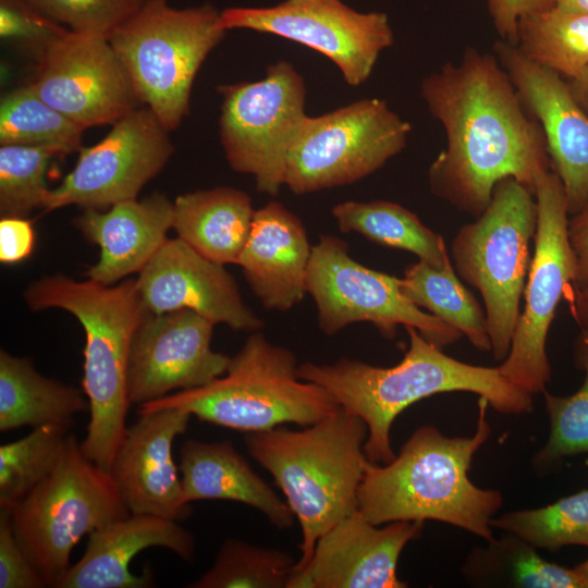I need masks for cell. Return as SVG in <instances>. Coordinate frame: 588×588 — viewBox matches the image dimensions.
Instances as JSON below:
<instances>
[{"instance_id":"6da1fadb","label":"cell","mask_w":588,"mask_h":588,"mask_svg":"<svg viewBox=\"0 0 588 588\" xmlns=\"http://www.w3.org/2000/svg\"><path fill=\"white\" fill-rule=\"evenodd\" d=\"M420 95L446 135L428 183L454 208L478 218L499 181L513 177L535 195L552 171L543 131L493 53L468 47L427 75Z\"/></svg>"},{"instance_id":"7a4b0ae2","label":"cell","mask_w":588,"mask_h":588,"mask_svg":"<svg viewBox=\"0 0 588 588\" xmlns=\"http://www.w3.org/2000/svg\"><path fill=\"white\" fill-rule=\"evenodd\" d=\"M405 329L409 345L394 366L378 367L350 358L298 366L301 379L324 388L342 411L366 424L364 451L369 462L388 464L394 460L390 438L394 419L409 405L433 394L471 392L503 414L532 409V394L510 382L498 366L460 362L426 340L417 329Z\"/></svg>"},{"instance_id":"3957f363","label":"cell","mask_w":588,"mask_h":588,"mask_svg":"<svg viewBox=\"0 0 588 588\" xmlns=\"http://www.w3.org/2000/svg\"><path fill=\"white\" fill-rule=\"evenodd\" d=\"M489 402L479 397L476 431L450 438L421 426L388 464L368 461L358 492V510L372 524L438 520L493 539L491 520L503 497L475 486L468 471L477 450L489 438Z\"/></svg>"},{"instance_id":"277c9868","label":"cell","mask_w":588,"mask_h":588,"mask_svg":"<svg viewBox=\"0 0 588 588\" xmlns=\"http://www.w3.org/2000/svg\"><path fill=\"white\" fill-rule=\"evenodd\" d=\"M29 309L59 308L72 314L85 332L83 392L89 422L83 453L109 471L126 427L131 405L127 366L133 335L147 314L136 279L103 285L63 274L41 277L24 291Z\"/></svg>"},{"instance_id":"5b68a950","label":"cell","mask_w":588,"mask_h":588,"mask_svg":"<svg viewBox=\"0 0 588 588\" xmlns=\"http://www.w3.org/2000/svg\"><path fill=\"white\" fill-rule=\"evenodd\" d=\"M367 434L359 417L340 408L302 430L280 426L246 436L248 454L271 474L302 529L293 576L307 567L317 540L358 510Z\"/></svg>"},{"instance_id":"8992f818","label":"cell","mask_w":588,"mask_h":588,"mask_svg":"<svg viewBox=\"0 0 588 588\" xmlns=\"http://www.w3.org/2000/svg\"><path fill=\"white\" fill-rule=\"evenodd\" d=\"M181 408L203 421L245 432L283 424L306 427L340 409L321 385L298 377L295 355L253 332L226 371L206 385L139 405L138 414Z\"/></svg>"},{"instance_id":"52a82bcc","label":"cell","mask_w":588,"mask_h":588,"mask_svg":"<svg viewBox=\"0 0 588 588\" xmlns=\"http://www.w3.org/2000/svg\"><path fill=\"white\" fill-rule=\"evenodd\" d=\"M537 228L535 195L513 177L499 181L486 210L452 240L461 280L482 298L492 354L503 362L520 316Z\"/></svg>"},{"instance_id":"ba28073f","label":"cell","mask_w":588,"mask_h":588,"mask_svg":"<svg viewBox=\"0 0 588 588\" xmlns=\"http://www.w3.org/2000/svg\"><path fill=\"white\" fill-rule=\"evenodd\" d=\"M225 33L209 3L176 9L169 0H147L108 39L139 101L171 132L187 115L197 72Z\"/></svg>"},{"instance_id":"9c48e42d","label":"cell","mask_w":588,"mask_h":588,"mask_svg":"<svg viewBox=\"0 0 588 588\" xmlns=\"http://www.w3.org/2000/svg\"><path fill=\"white\" fill-rule=\"evenodd\" d=\"M8 509L19 543L47 587L54 588L84 536L131 514L110 473L83 453L72 433L53 473Z\"/></svg>"},{"instance_id":"30bf717a","label":"cell","mask_w":588,"mask_h":588,"mask_svg":"<svg viewBox=\"0 0 588 588\" xmlns=\"http://www.w3.org/2000/svg\"><path fill=\"white\" fill-rule=\"evenodd\" d=\"M411 130L378 98L307 115L289 154L284 185L302 195L357 182L399 155Z\"/></svg>"},{"instance_id":"8fae6325","label":"cell","mask_w":588,"mask_h":588,"mask_svg":"<svg viewBox=\"0 0 588 588\" xmlns=\"http://www.w3.org/2000/svg\"><path fill=\"white\" fill-rule=\"evenodd\" d=\"M220 139L230 167L250 174L258 192L275 196L284 185L291 147L306 119L303 76L286 61L262 79L219 87Z\"/></svg>"},{"instance_id":"7c38bea8","label":"cell","mask_w":588,"mask_h":588,"mask_svg":"<svg viewBox=\"0 0 588 588\" xmlns=\"http://www.w3.org/2000/svg\"><path fill=\"white\" fill-rule=\"evenodd\" d=\"M535 197L537 228L525 303L509 354L498 366L503 377L530 394L543 393L551 379L547 338L559 303L577 274L565 195L553 171L539 179Z\"/></svg>"},{"instance_id":"4fadbf2b","label":"cell","mask_w":588,"mask_h":588,"mask_svg":"<svg viewBox=\"0 0 588 588\" xmlns=\"http://www.w3.org/2000/svg\"><path fill=\"white\" fill-rule=\"evenodd\" d=\"M307 293L313 297L320 329L332 335L355 322H369L388 339L399 326L413 327L442 348L463 335L438 317L414 305L401 290V278L353 259L347 244L321 235L311 248Z\"/></svg>"},{"instance_id":"5bb4252c","label":"cell","mask_w":588,"mask_h":588,"mask_svg":"<svg viewBox=\"0 0 588 588\" xmlns=\"http://www.w3.org/2000/svg\"><path fill=\"white\" fill-rule=\"evenodd\" d=\"M222 26L269 33L330 59L351 86L370 76L380 53L394 41L388 15L362 13L341 0H285L269 8H229Z\"/></svg>"},{"instance_id":"9a60e30c","label":"cell","mask_w":588,"mask_h":588,"mask_svg":"<svg viewBox=\"0 0 588 588\" xmlns=\"http://www.w3.org/2000/svg\"><path fill=\"white\" fill-rule=\"evenodd\" d=\"M169 133L148 107L132 110L100 142L79 150L76 164L50 189L42 209L50 212L75 205L106 210L137 199L173 155Z\"/></svg>"},{"instance_id":"2e32d148","label":"cell","mask_w":588,"mask_h":588,"mask_svg":"<svg viewBox=\"0 0 588 588\" xmlns=\"http://www.w3.org/2000/svg\"><path fill=\"white\" fill-rule=\"evenodd\" d=\"M36 61L28 85L84 130L112 125L142 103L107 36L66 30Z\"/></svg>"},{"instance_id":"e0dca14e","label":"cell","mask_w":588,"mask_h":588,"mask_svg":"<svg viewBox=\"0 0 588 588\" xmlns=\"http://www.w3.org/2000/svg\"><path fill=\"white\" fill-rule=\"evenodd\" d=\"M213 323L189 309L147 311L131 343L127 391L131 404L199 388L221 377L231 357L211 346Z\"/></svg>"},{"instance_id":"ac0fdd59","label":"cell","mask_w":588,"mask_h":588,"mask_svg":"<svg viewBox=\"0 0 588 588\" xmlns=\"http://www.w3.org/2000/svg\"><path fill=\"white\" fill-rule=\"evenodd\" d=\"M493 54L543 131L551 169L562 183L571 216L588 198V115L562 76L529 60L516 46L500 39Z\"/></svg>"},{"instance_id":"d6986e66","label":"cell","mask_w":588,"mask_h":588,"mask_svg":"<svg viewBox=\"0 0 588 588\" xmlns=\"http://www.w3.org/2000/svg\"><path fill=\"white\" fill-rule=\"evenodd\" d=\"M422 528V520H395L380 528L356 510L317 540L309 564L289 588H404L397 562Z\"/></svg>"},{"instance_id":"ffe728a7","label":"cell","mask_w":588,"mask_h":588,"mask_svg":"<svg viewBox=\"0 0 588 588\" xmlns=\"http://www.w3.org/2000/svg\"><path fill=\"white\" fill-rule=\"evenodd\" d=\"M191 418L184 409L161 408L139 414L127 427L109 473L131 514L176 522L191 515L172 452Z\"/></svg>"},{"instance_id":"44dd1931","label":"cell","mask_w":588,"mask_h":588,"mask_svg":"<svg viewBox=\"0 0 588 588\" xmlns=\"http://www.w3.org/2000/svg\"><path fill=\"white\" fill-rule=\"evenodd\" d=\"M136 284L149 313L189 309L236 331L255 332L262 327L224 267L179 237L164 242L138 273Z\"/></svg>"},{"instance_id":"7402d4cb","label":"cell","mask_w":588,"mask_h":588,"mask_svg":"<svg viewBox=\"0 0 588 588\" xmlns=\"http://www.w3.org/2000/svg\"><path fill=\"white\" fill-rule=\"evenodd\" d=\"M311 248L303 222L282 204L255 210L237 265L265 308L287 311L303 301Z\"/></svg>"},{"instance_id":"603a6c76","label":"cell","mask_w":588,"mask_h":588,"mask_svg":"<svg viewBox=\"0 0 588 588\" xmlns=\"http://www.w3.org/2000/svg\"><path fill=\"white\" fill-rule=\"evenodd\" d=\"M166 548L185 561L195 553L193 535L179 522L154 515L130 514L88 536L82 558L71 565L59 588H147L151 573L130 571L132 559L148 548Z\"/></svg>"},{"instance_id":"cb8c5ba5","label":"cell","mask_w":588,"mask_h":588,"mask_svg":"<svg viewBox=\"0 0 588 588\" xmlns=\"http://www.w3.org/2000/svg\"><path fill=\"white\" fill-rule=\"evenodd\" d=\"M76 228L100 248L88 279L113 285L124 277L139 273L168 240L173 225V203L155 193L142 200L118 203L106 210L84 209Z\"/></svg>"},{"instance_id":"d4e9b609","label":"cell","mask_w":588,"mask_h":588,"mask_svg":"<svg viewBox=\"0 0 588 588\" xmlns=\"http://www.w3.org/2000/svg\"><path fill=\"white\" fill-rule=\"evenodd\" d=\"M187 502L229 500L261 512L279 529L293 525L286 502L259 477L230 441L187 440L177 465Z\"/></svg>"},{"instance_id":"484cf974","label":"cell","mask_w":588,"mask_h":588,"mask_svg":"<svg viewBox=\"0 0 588 588\" xmlns=\"http://www.w3.org/2000/svg\"><path fill=\"white\" fill-rule=\"evenodd\" d=\"M255 209L243 191L219 186L180 195L173 201L177 237L205 258L236 264L248 238Z\"/></svg>"},{"instance_id":"4316f807","label":"cell","mask_w":588,"mask_h":588,"mask_svg":"<svg viewBox=\"0 0 588 588\" xmlns=\"http://www.w3.org/2000/svg\"><path fill=\"white\" fill-rule=\"evenodd\" d=\"M89 407L81 390L39 373L32 360L0 351V430L70 427Z\"/></svg>"},{"instance_id":"83f0119b","label":"cell","mask_w":588,"mask_h":588,"mask_svg":"<svg viewBox=\"0 0 588 588\" xmlns=\"http://www.w3.org/2000/svg\"><path fill=\"white\" fill-rule=\"evenodd\" d=\"M332 216L344 233L355 232L373 243L413 253L436 268L453 265L442 236L399 204L344 201L332 208Z\"/></svg>"},{"instance_id":"f1b7e54d","label":"cell","mask_w":588,"mask_h":588,"mask_svg":"<svg viewBox=\"0 0 588 588\" xmlns=\"http://www.w3.org/2000/svg\"><path fill=\"white\" fill-rule=\"evenodd\" d=\"M464 576L477 585L502 584L523 588H588V581L574 568L542 559L524 539L506 532L488 541L467 558Z\"/></svg>"},{"instance_id":"f546056e","label":"cell","mask_w":588,"mask_h":588,"mask_svg":"<svg viewBox=\"0 0 588 588\" xmlns=\"http://www.w3.org/2000/svg\"><path fill=\"white\" fill-rule=\"evenodd\" d=\"M401 290L414 305L455 328L477 350H492L485 308L461 282L453 265L436 268L418 260L406 267Z\"/></svg>"},{"instance_id":"4dcf8cb0","label":"cell","mask_w":588,"mask_h":588,"mask_svg":"<svg viewBox=\"0 0 588 588\" xmlns=\"http://www.w3.org/2000/svg\"><path fill=\"white\" fill-rule=\"evenodd\" d=\"M519 51L567 81L588 68V13L554 5L522 16L517 24Z\"/></svg>"},{"instance_id":"1f68e13d","label":"cell","mask_w":588,"mask_h":588,"mask_svg":"<svg viewBox=\"0 0 588 588\" xmlns=\"http://www.w3.org/2000/svg\"><path fill=\"white\" fill-rule=\"evenodd\" d=\"M84 128L42 100L29 85L0 103V145L48 146L62 155L79 151Z\"/></svg>"},{"instance_id":"d6a6232c","label":"cell","mask_w":588,"mask_h":588,"mask_svg":"<svg viewBox=\"0 0 588 588\" xmlns=\"http://www.w3.org/2000/svg\"><path fill=\"white\" fill-rule=\"evenodd\" d=\"M70 427L33 428L22 439L0 446V506L11 507L49 477L59 465Z\"/></svg>"},{"instance_id":"836d02e7","label":"cell","mask_w":588,"mask_h":588,"mask_svg":"<svg viewBox=\"0 0 588 588\" xmlns=\"http://www.w3.org/2000/svg\"><path fill=\"white\" fill-rule=\"evenodd\" d=\"M296 561L286 552L230 538L192 588H289Z\"/></svg>"},{"instance_id":"e575fe53","label":"cell","mask_w":588,"mask_h":588,"mask_svg":"<svg viewBox=\"0 0 588 588\" xmlns=\"http://www.w3.org/2000/svg\"><path fill=\"white\" fill-rule=\"evenodd\" d=\"M492 528L513 534L535 548H588V489L543 507L509 512L492 518Z\"/></svg>"},{"instance_id":"d590c367","label":"cell","mask_w":588,"mask_h":588,"mask_svg":"<svg viewBox=\"0 0 588 588\" xmlns=\"http://www.w3.org/2000/svg\"><path fill=\"white\" fill-rule=\"evenodd\" d=\"M59 155H62L59 149L48 146L1 145V218H26L34 209L44 208L50 192L47 169Z\"/></svg>"},{"instance_id":"8d00e7d4","label":"cell","mask_w":588,"mask_h":588,"mask_svg":"<svg viewBox=\"0 0 588 588\" xmlns=\"http://www.w3.org/2000/svg\"><path fill=\"white\" fill-rule=\"evenodd\" d=\"M577 360L585 370L583 385L569 396L543 392L550 420V434L536 454L538 465L552 464L563 457L588 453V347L578 341Z\"/></svg>"},{"instance_id":"74e56055","label":"cell","mask_w":588,"mask_h":588,"mask_svg":"<svg viewBox=\"0 0 588 588\" xmlns=\"http://www.w3.org/2000/svg\"><path fill=\"white\" fill-rule=\"evenodd\" d=\"M38 12L72 32L109 37L147 0H26Z\"/></svg>"},{"instance_id":"f35d334b","label":"cell","mask_w":588,"mask_h":588,"mask_svg":"<svg viewBox=\"0 0 588 588\" xmlns=\"http://www.w3.org/2000/svg\"><path fill=\"white\" fill-rule=\"evenodd\" d=\"M68 28L51 21L26 0H0V36L37 59Z\"/></svg>"},{"instance_id":"ab89813d","label":"cell","mask_w":588,"mask_h":588,"mask_svg":"<svg viewBox=\"0 0 588 588\" xmlns=\"http://www.w3.org/2000/svg\"><path fill=\"white\" fill-rule=\"evenodd\" d=\"M0 509V588L47 587L13 532L9 509Z\"/></svg>"},{"instance_id":"60d3db41","label":"cell","mask_w":588,"mask_h":588,"mask_svg":"<svg viewBox=\"0 0 588 588\" xmlns=\"http://www.w3.org/2000/svg\"><path fill=\"white\" fill-rule=\"evenodd\" d=\"M553 0H488V10L500 38L517 46L518 20L554 7Z\"/></svg>"},{"instance_id":"b9f144b4","label":"cell","mask_w":588,"mask_h":588,"mask_svg":"<svg viewBox=\"0 0 588 588\" xmlns=\"http://www.w3.org/2000/svg\"><path fill=\"white\" fill-rule=\"evenodd\" d=\"M35 232L26 218L5 217L0 220V261L12 265L28 258L34 249Z\"/></svg>"},{"instance_id":"7bdbcfd3","label":"cell","mask_w":588,"mask_h":588,"mask_svg":"<svg viewBox=\"0 0 588 588\" xmlns=\"http://www.w3.org/2000/svg\"><path fill=\"white\" fill-rule=\"evenodd\" d=\"M567 232L577 266L574 286L583 287L588 285V198L568 217Z\"/></svg>"},{"instance_id":"ee69618b","label":"cell","mask_w":588,"mask_h":588,"mask_svg":"<svg viewBox=\"0 0 588 588\" xmlns=\"http://www.w3.org/2000/svg\"><path fill=\"white\" fill-rule=\"evenodd\" d=\"M571 305L573 315L581 329L579 341L588 347V285L573 286Z\"/></svg>"},{"instance_id":"f6af8a7d","label":"cell","mask_w":588,"mask_h":588,"mask_svg":"<svg viewBox=\"0 0 588 588\" xmlns=\"http://www.w3.org/2000/svg\"><path fill=\"white\" fill-rule=\"evenodd\" d=\"M566 82L573 98L588 115V68L578 77Z\"/></svg>"},{"instance_id":"bcb514c9","label":"cell","mask_w":588,"mask_h":588,"mask_svg":"<svg viewBox=\"0 0 588 588\" xmlns=\"http://www.w3.org/2000/svg\"><path fill=\"white\" fill-rule=\"evenodd\" d=\"M554 4L577 12L588 13V0H553Z\"/></svg>"},{"instance_id":"7dc6e473","label":"cell","mask_w":588,"mask_h":588,"mask_svg":"<svg viewBox=\"0 0 588 588\" xmlns=\"http://www.w3.org/2000/svg\"><path fill=\"white\" fill-rule=\"evenodd\" d=\"M575 568L588 581V559L575 566Z\"/></svg>"}]
</instances>
